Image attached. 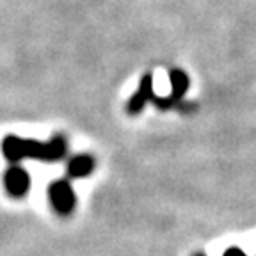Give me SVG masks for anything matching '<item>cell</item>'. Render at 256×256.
<instances>
[{
  "label": "cell",
  "instance_id": "6da1fadb",
  "mask_svg": "<svg viewBox=\"0 0 256 256\" xmlns=\"http://www.w3.org/2000/svg\"><path fill=\"white\" fill-rule=\"evenodd\" d=\"M48 198L52 203L54 210L60 216H68L73 212L76 203L75 190H73L72 184L68 180H57L52 182L50 188H48Z\"/></svg>",
  "mask_w": 256,
  "mask_h": 256
},
{
  "label": "cell",
  "instance_id": "7a4b0ae2",
  "mask_svg": "<svg viewBox=\"0 0 256 256\" xmlns=\"http://www.w3.org/2000/svg\"><path fill=\"white\" fill-rule=\"evenodd\" d=\"M4 185L14 198H24L30 190V176L20 166H11L4 174Z\"/></svg>",
  "mask_w": 256,
  "mask_h": 256
},
{
  "label": "cell",
  "instance_id": "3957f363",
  "mask_svg": "<svg viewBox=\"0 0 256 256\" xmlns=\"http://www.w3.org/2000/svg\"><path fill=\"white\" fill-rule=\"evenodd\" d=\"M153 76L152 75H144L139 82V89H137L136 94L128 100V105H126V110L130 114H139L148 102L153 100Z\"/></svg>",
  "mask_w": 256,
  "mask_h": 256
},
{
  "label": "cell",
  "instance_id": "277c9868",
  "mask_svg": "<svg viewBox=\"0 0 256 256\" xmlns=\"http://www.w3.org/2000/svg\"><path fill=\"white\" fill-rule=\"evenodd\" d=\"M2 152L9 162H20L25 158V139L18 136H8L2 140Z\"/></svg>",
  "mask_w": 256,
  "mask_h": 256
},
{
  "label": "cell",
  "instance_id": "5b68a950",
  "mask_svg": "<svg viewBox=\"0 0 256 256\" xmlns=\"http://www.w3.org/2000/svg\"><path fill=\"white\" fill-rule=\"evenodd\" d=\"M94 171V160L91 155H76L68 162V174L72 178H86Z\"/></svg>",
  "mask_w": 256,
  "mask_h": 256
},
{
  "label": "cell",
  "instance_id": "8992f818",
  "mask_svg": "<svg viewBox=\"0 0 256 256\" xmlns=\"http://www.w3.org/2000/svg\"><path fill=\"white\" fill-rule=\"evenodd\" d=\"M169 82H171V96L176 100H182L185 96V92L188 91V76L185 72L174 68L169 72Z\"/></svg>",
  "mask_w": 256,
  "mask_h": 256
},
{
  "label": "cell",
  "instance_id": "52a82bcc",
  "mask_svg": "<svg viewBox=\"0 0 256 256\" xmlns=\"http://www.w3.org/2000/svg\"><path fill=\"white\" fill-rule=\"evenodd\" d=\"M25 158L48 162V142L36 139H25Z\"/></svg>",
  "mask_w": 256,
  "mask_h": 256
},
{
  "label": "cell",
  "instance_id": "ba28073f",
  "mask_svg": "<svg viewBox=\"0 0 256 256\" xmlns=\"http://www.w3.org/2000/svg\"><path fill=\"white\" fill-rule=\"evenodd\" d=\"M66 152H68V144L62 136H56L48 140V162H57L64 158Z\"/></svg>",
  "mask_w": 256,
  "mask_h": 256
},
{
  "label": "cell",
  "instance_id": "9c48e42d",
  "mask_svg": "<svg viewBox=\"0 0 256 256\" xmlns=\"http://www.w3.org/2000/svg\"><path fill=\"white\" fill-rule=\"evenodd\" d=\"M153 104L156 105L158 108H162V110H168V108H174L178 107V104H180L182 100H176V98H172L171 94L168 96V98H162V96H153Z\"/></svg>",
  "mask_w": 256,
  "mask_h": 256
},
{
  "label": "cell",
  "instance_id": "30bf717a",
  "mask_svg": "<svg viewBox=\"0 0 256 256\" xmlns=\"http://www.w3.org/2000/svg\"><path fill=\"white\" fill-rule=\"evenodd\" d=\"M222 256H248V254H246V252L242 251V249H238V248H230Z\"/></svg>",
  "mask_w": 256,
  "mask_h": 256
},
{
  "label": "cell",
  "instance_id": "8fae6325",
  "mask_svg": "<svg viewBox=\"0 0 256 256\" xmlns=\"http://www.w3.org/2000/svg\"><path fill=\"white\" fill-rule=\"evenodd\" d=\"M194 256H206V254H203V252H198V254H194Z\"/></svg>",
  "mask_w": 256,
  "mask_h": 256
}]
</instances>
